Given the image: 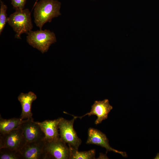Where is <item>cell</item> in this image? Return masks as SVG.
I'll return each instance as SVG.
<instances>
[{"mask_svg": "<svg viewBox=\"0 0 159 159\" xmlns=\"http://www.w3.org/2000/svg\"><path fill=\"white\" fill-rule=\"evenodd\" d=\"M61 3L56 0H40L36 3L34 9V21L39 29L45 24L61 15Z\"/></svg>", "mask_w": 159, "mask_h": 159, "instance_id": "1", "label": "cell"}, {"mask_svg": "<svg viewBox=\"0 0 159 159\" xmlns=\"http://www.w3.org/2000/svg\"><path fill=\"white\" fill-rule=\"evenodd\" d=\"M15 10L8 18L7 23L16 33L15 37L21 39L22 34H27L33 28L31 12L27 9Z\"/></svg>", "mask_w": 159, "mask_h": 159, "instance_id": "2", "label": "cell"}, {"mask_svg": "<svg viewBox=\"0 0 159 159\" xmlns=\"http://www.w3.org/2000/svg\"><path fill=\"white\" fill-rule=\"evenodd\" d=\"M27 34V43L43 54L47 52L51 44L57 41L54 33L49 30H31Z\"/></svg>", "mask_w": 159, "mask_h": 159, "instance_id": "3", "label": "cell"}, {"mask_svg": "<svg viewBox=\"0 0 159 159\" xmlns=\"http://www.w3.org/2000/svg\"><path fill=\"white\" fill-rule=\"evenodd\" d=\"M76 119L70 120L60 117L58 125L60 138L69 147L78 150L82 143V140L78 137L73 128V125Z\"/></svg>", "mask_w": 159, "mask_h": 159, "instance_id": "4", "label": "cell"}, {"mask_svg": "<svg viewBox=\"0 0 159 159\" xmlns=\"http://www.w3.org/2000/svg\"><path fill=\"white\" fill-rule=\"evenodd\" d=\"M26 143L20 126L9 132L0 135V149L7 148L20 151Z\"/></svg>", "mask_w": 159, "mask_h": 159, "instance_id": "5", "label": "cell"}, {"mask_svg": "<svg viewBox=\"0 0 159 159\" xmlns=\"http://www.w3.org/2000/svg\"><path fill=\"white\" fill-rule=\"evenodd\" d=\"M44 150L46 159H69V147L60 138L51 142H45Z\"/></svg>", "mask_w": 159, "mask_h": 159, "instance_id": "6", "label": "cell"}, {"mask_svg": "<svg viewBox=\"0 0 159 159\" xmlns=\"http://www.w3.org/2000/svg\"><path fill=\"white\" fill-rule=\"evenodd\" d=\"M26 143L44 140V134L40 126L33 118L25 119L20 126Z\"/></svg>", "mask_w": 159, "mask_h": 159, "instance_id": "7", "label": "cell"}, {"mask_svg": "<svg viewBox=\"0 0 159 159\" xmlns=\"http://www.w3.org/2000/svg\"><path fill=\"white\" fill-rule=\"evenodd\" d=\"M112 109L113 107L110 104L109 100L105 99L102 101H95L91 106L90 112L82 116L78 117L73 115L72 116L75 119L77 118L82 119L87 115L89 116L92 115H96L97 118L95 123L96 125H98L107 118L109 113Z\"/></svg>", "mask_w": 159, "mask_h": 159, "instance_id": "8", "label": "cell"}, {"mask_svg": "<svg viewBox=\"0 0 159 159\" xmlns=\"http://www.w3.org/2000/svg\"><path fill=\"white\" fill-rule=\"evenodd\" d=\"M45 143L44 140L26 143L20 151L22 159H46Z\"/></svg>", "mask_w": 159, "mask_h": 159, "instance_id": "9", "label": "cell"}, {"mask_svg": "<svg viewBox=\"0 0 159 159\" xmlns=\"http://www.w3.org/2000/svg\"><path fill=\"white\" fill-rule=\"evenodd\" d=\"M88 138L86 143L100 146L105 148L107 151H112L126 157V153L117 150L112 148L110 145L109 140L105 134L100 130L90 127L88 130Z\"/></svg>", "mask_w": 159, "mask_h": 159, "instance_id": "10", "label": "cell"}, {"mask_svg": "<svg viewBox=\"0 0 159 159\" xmlns=\"http://www.w3.org/2000/svg\"><path fill=\"white\" fill-rule=\"evenodd\" d=\"M60 119V117L52 120L37 122L44 134L45 142H51L60 138L58 128Z\"/></svg>", "mask_w": 159, "mask_h": 159, "instance_id": "11", "label": "cell"}, {"mask_svg": "<svg viewBox=\"0 0 159 159\" xmlns=\"http://www.w3.org/2000/svg\"><path fill=\"white\" fill-rule=\"evenodd\" d=\"M37 98V95L33 92L27 93H21L18 97V99L21 103V112L20 117L22 120L32 119L31 112L32 105L33 102Z\"/></svg>", "mask_w": 159, "mask_h": 159, "instance_id": "12", "label": "cell"}, {"mask_svg": "<svg viewBox=\"0 0 159 159\" xmlns=\"http://www.w3.org/2000/svg\"><path fill=\"white\" fill-rule=\"evenodd\" d=\"M20 117L4 119L0 117V134L6 133L18 128L25 121Z\"/></svg>", "mask_w": 159, "mask_h": 159, "instance_id": "13", "label": "cell"}, {"mask_svg": "<svg viewBox=\"0 0 159 159\" xmlns=\"http://www.w3.org/2000/svg\"><path fill=\"white\" fill-rule=\"evenodd\" d=\"M70 149L69 159H95V151L94 149L87 151H79L71 147Z\"/></svg>", "mask_w": 159, "mask_h": 159, "instance_id": "14", "label": "cell"}, {"mask_svg": "<svg viewBox=\"0 0 159 159\" xmlns=\"http://www.w3.org/2000/svg\"><path fill=\"white\" fill-rule=\"evenodd\" d=\"M0 159H22V158L20 151L2 148L0 149Z\"/></svg>", "mask_w": 159, "mask_h": 159, "instance_id": "15", "label": "cell"}, {"mask_svg": "<svg viewBox=\"0 0 159 159\" xmlns=\"http://www.w3.org/2000/svg\"><path fill=\"white\" fill-rule=\"evenodd\" d=\"M7 7L3 2L0 1V34H1L7 22L8 18L7 17L6 10Z\"/></svg>", "mask_w": 159, "mask_h": 159, "instance_id": "16", "label": "cell"}, {"mask_svg": "<svg viewBox=\"0 0 159 159\" xmlns=\"http://www.w3.org/2000/svg\"><path fill=\"white\" fill-rule=\"evenodd\" d=\"M26 0H11V4L15 9H23Z\"/></svg>", "mask_w": 159, "mask_h": 159, "instance_id": "17", "label": "cell"}, {"mask_svg": "<svg viewBox=\"0 0 159 159\" xmlns=\"http://www.w3.org/2000/svg\"><path fill=\"white\" fill-rule=\"evenodd\" d=\"M155 159H159V153L157 154L156 156L155 157Z\"/></svg>", "mask_w": 159, "mask_h": 159, "instance_id": "18", "label": "cell"}, {"mask_svg": "<svg viewBox=\"0 0 159 159\" xmlns=\"http://www.w3.org/2000/svg\"></svg>", "mask_w": 159, "mask_h": 159, "instance_id": "19", "label": "cell"}]
</instances>
